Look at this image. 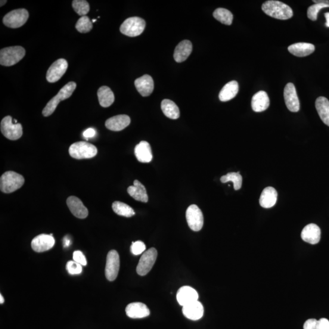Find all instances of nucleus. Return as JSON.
I'll list each match as a JSON object with an SVG mask.
<instances>
[{"label":"nucleus","instance_id":"f257e3e1","mask_svg":"<svg viewBox=\"0 0 329 329\" xmlns=\"http://www.w3.org/2000/svg\"><path fill=\"white\" fill-rule=\"evenodd\" d=\"M262 9L266 15L279 20L290 19L293 15L292 9L289 6L274 0L264 3Z\"/></svg>","mask_w":329,"mask_h":329},{"label":"nucleus","instance_id":"f03ea898","mask_svg":"<svg viewBox=\"0 0 329 329\" xmlns=\"http://www.w3.org/2000/svg\"><path fill=\"white\" fill-rule=\"evenodd\" d=\"M76 88V83L71 81L65 85L60 90L58 94L54 97L50 99L42 111L43 116L49 117L53 114L57 108L59 103L65 99L69 98Z\"/></svg>","mask_w":329,"mask_h":329},{"label":"nucleus","instance_id":"7ed1b4c3","mask_svg":"<svg viewBox=\"0 0 329 329\" xmlns=\"http://www.w3.org/2000/svg\"><path fill=\"white\" fill-rule=\"evenodd\" d=\"M24 183L23 176L12 171H9L3 174L1 176L0 189L3 193L11 194L22 187Z\"/></svg>","mask_w":329,"mask_h":329},{"label":"nucleus","instance_id":"20e7f679","mask_svg":"<svg viewBox=\"0 0 329 329\" xmlns=\"http://www.w3.org/2000/svg\"><path fill=\"white\" fill-rule=\"evenodd\" d=\"M25 54V49L20 46L3 48L0 51V64L6 67L14 66L22 60Z\"/></svg>","mask_w":329,"mask_h":329},{"label":"nucleus","instance_id":"39448f33","mask_svg":"<svg viewBox=\"0 0 329 329\" xmlns=\"http://www.w3.org/2000/svg\"><path fill=\"white\" fill-rule=\"evenodd\" d=\"M97 147L86 142H78L71 145L69 148L71 157L76 159H91L97 154Z\"/></svg>","mask_w":329,"mask_h":329},{"label":"nucleus","instance_id":"423d86ee","mask_svg":"<svg viewBox=\"0 0 329 329\" xmlns=\"http://www.w3.org/2000/svg\"><path fill=\"white\" fill-rule=\"evenodd\" d=\"M146 22L144 19L138 17L127 18L120 26V32L129 37H136L141 35L145 29Z\"/></svg>","mask_w":329,"mask_h":329},{"label":"nucleus","instance_id":"0eeeda50","mask_svg":"<svg viewBox=\"0 0 329 329\" xmlns=\"http://www.w3.org/2000/svg\"><path fill=\"white\" fill-rule=\"evenodd\" d=\"M29 12L25 9H18L9 12L3 19L5 25L10 29H18L26 23Z\"/></svg>","mask_w":329,"mask_h":329},{"label":"nucleus","instance_id":"6e6552de","mask_svg":"<svg viewBox=\"0 0 329 329\" xmlns=\"http://www.w3.org/2000/svg\"><path fill=\"white\" fill-rule=\"evenodd\" d=\"M1 132L5 138L16 141L23 135V128L20 123L15 124L11 116L5 117L2 120Z\"/></svg>","mask_w":329,"mask_h":329},{"label":"nucleus","instance_id":"1a4fd4ad","mask_svg":"<svg viewBox=\"0 0 329 329\" xmlns=\"http://www.w3.org/2000/svg\"><path fill=\"white\" fill-rule=\"evenodd\" d=\"M157 251L154 248H151L146 251L141 257L136 272L141 276L147 275L153 268L156 261Z\"/></svg>","mask_w":329,"mask_h":329},{"label":"nucleus","instance_id":"9d476101","mask_svg":"<svg viewBox=\"0 0 329 329\" xmlns=\"http://www.w3.org/2000/svg\"><path fill=\"white\" fill-rule=\"evenodd\" d=\"M186 219H187L189 227L192 231L198 232L203 228L204 225L203 214L197 205H191L188 207L187 211H186Z\"/></svg>","mask_w":329,"mask_h":329},{"label":"nucleus","instance_id":"9b49d317","mask_svg":"<svg viewBox=\"0 0 329 329\" xmlns=\"http://www.w3.org/2000/svg\"><path fill=\"white\" fill-rule=\"evenodd\" d=\"M120 269V257L116 250L108 252L105 265V275L108 281L116 280Z\"/></svg>","mask_w":329,"mask_h":329},{"label":"nucleus","instance_id":"f8f14e48","mask_svg":"<svg viewBox=\"0 0 329 329\" xmlns=\"http://www.w3.org/2000/svg\"><path fill=\"white\" fill-rule=\"evenodd\" d=\"M68 68V63L64 59H60L51 65L46 73V78L49 83H54L58 81Z\"/></svg>","mask_w":329,"mask_h":329},{"label":"nucleus","instance_id":"ddd939ff","mask_svg":"<svg viewBox=\"0 0 329 329\" xmlns=\"http://www.w3.org/2000/svg\"><path fill=\"white\" fill-rule=\"evenodd\" d=\"M285 104L288 109L297 113L300 109V102L298 98L295 86L293 83H288L284 92Z\"/></svg>","mask_w":329,"mask_h":329},{"label":"nucleus","instance_id":"4468645a","mask_svg":"<svg viewBox=\"0 0 329 329\" xmlns=\"http://www.w3.org/2000/svg\"><path fill=\"white\" fill-rule=\"evenodd\" d=\"M55 240L52 235L41 234L37 236L32 241V247L37 253H43L54 246Z\"/></svg>","mask_w":329,"mask_h":329},{"label":"nucleus","instance_id":"2eb2a0df","mask_svg":"<svg viewBox=\"0 0 329 329\" xmlns=\"http://www.w3.org/2000/svg\"><path fill=\"white\" fill-rule=\"evenodd\" d=\"M176 298L180 305L184 307L198 300L199 295L194 288L184 286L179 288L177 293Z\"/></svg>","mask_w":329,"mask_h":329},{"label":"nucleus","instance_id":"dca6fc26","mask_svg":"<svg viewBox=\"0 0 329 329\" xmlns=\"http://www.w3.org/2000/svg\"><path fill=\"white\" fill-rule=\"evenodd\" d=\"M67 204L71 212L76 218L85 219L88 217V210L78 198L73 196L68 197Z\"/></svg>","mask_w":329,"mask_h":329},{"label":"nucleus","instance_id":"f3484780","mask_svg":"<svg viewBox=\"0 0 329 329\" xmlns=\"http://www.w3.org/2000/svg\"><path fill=\"white\" fill-rule=\"evenodd\" d=\"M321 234V229L319 226L312 223L303 229L301 232V238L307 243L316 244L320 241Z\"/></svg>","mask_w":329,"mask_h":329},{"label":"nucleus","instance_id":"a211bd4d","mask_svg":"<svg viewBox=\"0 0 329 329\" xmlns=\"http://www.w3.org/2000/svg\"><path fill=\"white\" fill-rule=\"evenodd\" d=\"M131 123V119L126 115H119L110 118L105 122V127L113 131H120Z\"/></svg>","mask_w":329,"mask_h":329},{"label":"nucleus","instance_id":"6ab92c4d","mask_svg":"<svg viewBox=\"0 0 329 329\" xmlns=\"http://www.w3.org/2000/svg\"><path fill=\"white\" fill-rule=\"evenodd\" d=\"M126 313L131 318H144L150 315V310L145 304L133 303L126 307Z\"/></svg>","mask_w":329,"mask_h":329},{"label":"nucleus","instance_id":"aec40b11","mask_svg":"<svg viewBox=\"0 0 329 329\" xmlns=\"http://www.w3.org/2000/svg\"><path fill=\"white\" fill-rule=\"evenodd\" d=\"M135 86L142 97H148L153 92L154 85L152 77L148 74H145L134 82Z\"/></svg>","mask_w":329,"mask_h":329},{"label":"nucleus","instance_id":"412c9836","mask_svg":"<svg viewBox=\"0 0 329 329\" xmlns=\"http://www.w3.org/2000/svg\"><path fill=\"white\" fill-rule=\"evenodd\" d=\"M182 313L186 318L197 321L204 315V307L198 300L182 307Z\"/></svg>","mask_w":329,"mask_h":329},{"label":"nucleus","instance_id":"4be33fe9","mask_svg":"<svg viewBox=\"0 0 329 329\" xmlns=\"http://www.w3.org/2000/svg\"><path fill=\"white\" fill-rule=\"evenodd\" d=\"M134 153L140 162L150 163L153 159L151 146L147 142H140L135 148Z\"/></svg>","mask_w":329,"mask_h":329},{"label":"nucleus","instance_id":"5701e85b","mask_svg":"<svg viewBox=\"0 0 329 329\" xmlns=\"http://www.w3.org/2000/svg\"><path fill=\"white\" fill-rule=\"evenodd\" d=\"M193 46L190 41L187 40H183L177 45L174 53V59L177 63H182L190 55Z\"/></svg>","mask_w":329,"mask_h":329},{"label":"nucleus","instance_id":"b1692460","mask_svg":"<svg viewBox=\"0 0 329 329\" xmlns=\"http://www.w3.org/2000/svg\"><path fill=\"white\" fill-rule=\"evenodd\" d=\"M269 98L265 91H260L253 96L251 106L256 113H261L269 107Z\"/></svg>","mask_w":329,"mask_h":329},{"label":"nucleus","instance_id":"393cba45","mask_svg":"<svg viewBox=\"0 0 329 329\" xmlns=\"http://www.w3.org/2000/svg\"><path fill=\"white\" fill-rule=\"evenodd\" d=\"M288 51L297 57H306L315 51L314 45L309 43H297L288 46Z\"/></svg>","mask_w":329,"mask_h":329},{"label":"nucleus","instance_id":"a878e982","mask_svg":"<svg viewBox=\"0 0 329 329\" xmlns=\"http://www.w3.org/2000/svg\"><path fill=\"white\" fill-rule=\"evenodd\" d=\"M128 193L136 201L143 203H147L148 201L147 190L145 186L138 180H135L133 185L128 187Z\"/></svg>","mask_w":329,"mask_h":329},{"label":"nucleus","instance_id":"bb28decb","mask_svg":"<svg viewBox=\"0 0 329 329\" xmlns=\"http://www.w3.org/2000/svg\"><path fill=\"white\" fill-rule=\"evenodd\" d=\"M278 200V192L275 188L266 187L262 191L259 203L260 206L265 209L272 207Z\"/></svg>","mask_w":329,"mask_h":329},{"label":"nucleus","instance_id":"cd10ccee","mask_svg":"<svg viewBox=\"0 0 329 329\" xmlns=\"http://www.w3.org/2000/svg\"><path fill=\"white\" fill-rule=\"evenodd\" d=\"M239 91L238 84L235 80L226 84L219 94L220 101L226 102L231 100L237 95Z\"/></svg>","mask_w":329,"mask_h":329},{"label":"nucleus","instance_id":"c85d7f7f","mask_svg":"<svg viewBox=\"0 0 329 329\" xmlns=\"http://www.w3.org/2000/svg\"><path fill=\"white\" fill-rule=\"evenodd\" d=\"M315 107L319 117L327 126H329V101L324 97L316 99Z\"/></svg>","mask_w":329,"mask_h":329},{"label":"nucleus","instance_id":"c756f323","mask_svg":"<svg viewBox=\"0 0 329 329\" xmlns=\"http://www.w3.org/2000/svg\"><path fill=\"white\" fill-rule=\"evenodd\" d=\"M98 98L99 103L103 107L111 106L115 101V96L113 91L107 86H102L98 89Z\"/></svg>","mask_w":329,"mask_h":329},{"label":"nucleus","instance_id":"7c9ffc66","mask_svg":"<svg viewBox=\"0 0 329 329\" xmlns=\"http://www.w3.org/2000/svg\"><path fill=\"white\" fill-rule=\"evenodd\" d=\"M161 108L164 116L173 120L179 119L180 117L179 108L173 101L170 99H163L161 103Z\"/></svg>","mask_w":329,"mask_h":329},{"label":"nucleus","instance_id":"2f4dec72","mask_svg":"<svg viewBox=\"0 0 329 329\" xmlns=\"http://www.w3.org/2000/svg\"><path fill=\"white\" fill-rule=\"evenodd\" d=\"M114 212L120 216L131 217L135 215L134 210L128 204L120 201H116L113 204Z\"/></svg>","mask_w":329,"mask_h":329},{"label":"nucleus","instance_id":"473e14b6","mask_svg":"<svg viewBox=\"0 0 329 329\" xmlns=\"http://www.w3.org/2000/svg\"><path fill=\"white\" fill-rule=\"evenodd\" d=\"M214 18L226 25H231L233 21V14L231 11L225 8H218L214 11Z\"/></svg>","mask_w":329,"mask_h":329},{"label":"nucleus","instance_id":"72a5a7b5","mask_svg":"<svg viewBox=\"0 0 329 329\" xmlns=\"http://www.w3.org/2000/svg\"><path fill=\"white\" fill-rule=\"evenodd\" d=\"M220 180L223 183L232 182L235 190H240L242 185V181H243L240 172L229 173L227 175L223 176Z\"/></svg>","mask_w":329,"mask_h":329},{"label":"nucleus","instance_id":"f704fd0d","mask_svg":"<svg viewBox=\"0 0 329 329\" xmlns=\"http://www.w3.org/2000/svg\"><path fill=\"white\" fill-rule=\"evenodd\" d=\"M304 329H329V321L326 318L309 319L304 323Z\"/></svg>","mask_w":329,"mask_h":329},{"label":"nucleus","instance_id":"c9c22d12","mask_svg":"<svg viewBox=\"0 0 329 329\" xmlns=\"http://www.w3.org/2000/svg\"><path fill=\"white\" fill-rule=\"evenodd\" d=\"M72 6L74 11L80 16H86L90 11L89 3L85 0H74Z\"/></svg>","mask_w":329,"mask_h":329},{"label":"nucleus","instance_id":"e433bc0d","mask_svg":"<svg viewBox=\"0 0 329 329\" xmlns=\"http://www.w3.org/2000/svg\"><path fill=\"white\" fill-rule=\"evenodd\" d=\"M76 29L80 33L91 32L93 29L92 21L88 16L80 17L76 24Z\"/></svg>","mask_w":329,"mask_h":329},{"label":"nucleus","instance_id":"4c0bfd02","mask_svg":"<svg viewBox=\"0 0 329 329\" xmlns=\"http://www.w3.org/2000/svg\"><path fill=\"white\" fill-rule=\"evenodd\" d=\"M325 8H328V6L324 4V3H315V5L310 6L308 10H307V17H308L310 20L316 21L317 20L319 11Z\"/></svg>","mask_w":329,"mask_h":329},{"label":"nucleus","instance_id":"58836bf2","mask_svg":"<svg viewBox=\"0 0 329 329\" xmlns=\"http://www.w3.org/2000/svg\"><path fill=\"white\" fill-rule=\"evenodd\" d=\"M66 269L71 275H79L82 272V265L75 261L68 262L66 265Z\"/></svg>","mask_w":329,"mask_h":329},{"label":"nucleus","instance_id":"ea45409f","mask_svg":"<svg viewBox=\"0 0 329 329\" xmlns=\"http://www.w3.org/2000/svg\"><path fill=\"white\" fill-rule=\"evenodd\" d=\"M145 250L146 246L144 242L142 241L132 242V244L131 246V251L133 255H140V254L144 253Z\"/></svg>","mask_w":329,"mask_h":329},{"label":"nucleus","instance_id":"a19ab883","mask_svg":"<svg viewBox=\"0 0 329 329\" xmlns=\"http://www.w3.org/2000/svg\"><path fill=\"white\" fill-rule=\"evenodd\" d=\"M73 260L77 263L80 264L82 266L87 265V260L86 257L82 252L79 251H74L73 253Z\"/></svg>","mask_w":329,"mask_h":329},{"label":"nucleus","instance_id":"79ce46f5","mask_svg":"<svg viewBox=\"0 0 329 329\" xmlns=\"http://www.w3.org/2000/svg\"><path fill=\"white\" fill-rule=\"evenodd\" d=\"M96 134V131L94 129L89 128L83 133V135L86 139L92 138L95 136Z\"/></svg>","mask_w":329,"mask_h":329},{"label":"nucleus","instance_id":"37998d69","mask_svg":"<svg viewBox=\"0 0 329 329\" xmlns=\"http://www.w3.org/2000/svg\"><path fill=\"white\" fill-rule=\"evenodd\" d=\"M313 2L315 3H324V4L327 5L329 8V0H313Z\"/></svg>","mask_w":329,"mask_h":329},{"label":"nucleus","instance_id":"c03bdc74","mask_svg":"<svg viewBox=\"0 0 329 329\" xmlns=\"http://www.w3.org/2000/svg\"><path fill=\"white\" fill-rule=\"evenodd\" d=\"M325 19H326V23H325V26L329 28V12H327L324 14Z\"/></svg>","mask_w":329,"mask_h":329},{"label":"nucleus","instance_id":"a18cd8bd","mask_svg":"<svg viewBox=\"0 0 329 329\" xmlns=\"http://www.w3.org/2000/svg\"><path fill=\"white\" fill-rule=\"evenodd\" d=\"M70 244V241L69 239L65 238V240H64V246L65 247H68V246H69Z\"/></svg>","mask_w":329,"mask_h":329},{"label":"nucleus","instance_id":"49530a36","mask_svg":"<svg viewBox=\"0 0 329 329\" xmlns=\"http://www.w3.org/2000/svg\"><path fill=\"white\" fill-rule=\"evenodd\" d=\"M4 302H5L4 298H3V296L1 294V295H0V303L2 304L4 303Z\"/></svg>","mask_w":329,"mask_h":329},{"label":"nucleus","instance_id":"de8ad7c7","mask_svg":"<svg viewBox=\"0 0 329 329\" xmlns=\"http://www.w3.org/2000/svg\"><path fill=\"white\" fill-rule=\"evenodd\" d=\"M6 2H7V1H3V0H2V1H1V6H3V5H5L6 4Z\"/></svg>","mask_w":329,"mask_h":329},{"label":"nucleus","instance_id":"09e8293b","mask_svg":"<svg viewBox=\"0 0 329 329\" xmlns=\"http://www.w3.org/2000/svg\"><path fill=\"white\" fill-rule=\"evenodd\" d=\"M96 21H97V20L94 19V20H92V23H93V22H95Z\"/></svg>","mask_w":329,"mask_h":329}]
</instances>
